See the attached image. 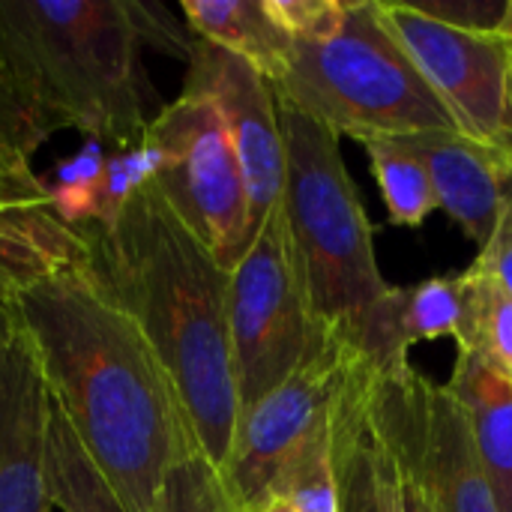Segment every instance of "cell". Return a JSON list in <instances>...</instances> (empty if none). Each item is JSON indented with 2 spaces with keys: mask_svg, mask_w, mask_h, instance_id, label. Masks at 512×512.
Instances as JSON below:
<instances>
[{
  "mask_svg": "<svg viewBox=\"0 0 512 512\" xmlns=\"http://www.w3.org/2000/svg\"><path fill=\"white\" fill-rule=\"evenodd\" d=\"M0 300L30 342L51 405L129 512H162L192 450L171 387L93 243L51 207L0 213Z\"/></svg>",
  "mask_w": 512,
  "mask_h": 512,
  "instance_id": "1",
  "label": "cell"
},
{
  "mask_svg": "<svg viewBox=\"0 0 512 512\" xmlns=\"http://www.w3.org/2000/svg\"><path fill=\"white\" fill-rule=\"evenodd\" d=\"M192 45L156 0H0V87L33 153L60 129L138 144L162 111L144 51L189 60Z\"/></svg>",
  "mask_w": 512,
  "mask_h": 512,
  "instance_id": "2",
  "label": "cell"
},
{
  "mask_svg": "<svg viewBox=\"0 0 512 512\" xmlns=\"http://www.w3.org/2000/svg\"><path fill=\"white\" fill-rule=\"evenodd\" d=\"M78 231L90 237L117 297L141 327L192 447L222 471L240 417L228 270L153 183L138 189L111 225Z\"/></svg>",
  "mask_w": 512,
  "mask_h": 512,
  "instance_id": "3",
  "label": "cell"
},
{
  "mask_svg": "<svg viewBox=\"0 0 512 512\" xmlns=\"http://www.w3.org/2000/svg\"><path fill=\"white\" fill-rule=\"evenodd\" d=\"M270 87L279 102L309 114L336 138L456 129L447 108L387 30L378 0L348 3L336 36L294 42Z\"/></svg>",
  "mask_w": 512,
  "mask_h": 512,
  "instance_id": "4",
  "label": "cell"
},
{
  "mask_svg": "<svg viewBox=\"0 0 512 512\" xmlns=\"http://www.w3.org/2000/svg\"><path fill=\"white\" fill-rule=\"evenodd\" d=\"M279 120L285 135L282 210L309 312L318 327H336L381 300L390 285L378 270L375 231L339 138L285 102H279Z\"/></svg>",
  "mask_w": 512,
  "mask_h": 512,
  "instance_id": "5",
  "label": "cell"
},
{
  "mask_svg": "<svg viewBox=\"0 0 512 512\" xmlns=\"http://www.w3.org/2000/svg\"><path fill=\"white\" fill-rule=\"evenodd\" d=\"M318 330L279 201L228 270V333L240 411L276 390L309 357Z\"/></svg>",
  "mask_w": 512,
  "mask_h": 512,
  "instance_id": "6",
  "label": "cell"
},
{
  "mask_svg": "<svg viewBox=\"0 0 512 512\" xmlns=\"http://www.w3.org/2000/svg\"><path fill=\"white\" fill-rule=\"evenodd\" d=\"M162 165L153 180L177 219L231 270L252 246L249 201L240 162L216 102L198 90L162 105L147 129Z\"/></svg>",
  "mask_w": 512,
  "mask_h": 512,
  "instance_id": "7",
  "label": "cell"
},
{
  "mask_svg": "<svg viewBox=\"0 0 512 512\" xmlns=\"http://www.w3.org/2000/svg\"><path fill=\"white\" fill-rule=\"evenodd\" d=\"M357 351L339 327H321L309 357L264 399L240 411L222 483L243 512L276 498L294 459L327 432Z\"/></svg>",
  "mask_w": 512,
  "mask_h": 512,
  "instance_id": "8",
  "label": "cell"
},
{
  "mask_svg": "<svg viewBox=\"0 0 512 512\" xmlns=\"http://www.w3.org/2000/svg\"><path fill=\"white\" fill-rule=\"evenodd\" d=\"M378 12L456 129L512 153L510 42L429 18L414 3H378Z\"/></svg>",
  "mask_w": 512,
  "mask_h": 512,
  "instance_id": "9",
  "label": "cell"
},
{
  "mask_svg": "<svg viewBox=\"0 0 512 512\" xmlns=\"http://www.w3.org/2000/svg\"><path fill=\"white\" fill-rule=\"evenodd\" d=\"M186 84L210 96L225 120L249 201L252 240L285 192V135L270 81L246 60L195 39Z\"/></svg>",
  "mask_w": 512,
  "mask_h": 512,
  "instance_id": "10",
  "label": "cell"
},
{
  "mask_svg": "<svg viewBox=\"0 0 512 512\" xmlns=\"http://www.w3.org/2000/svg\"><path fill=\"white\" fill-rule=\"evenodd\" d=\"M411 453L432 512H498L465 405L447 384L414 369L408 396Z\"/></svg>",
  "mask_w": 512,
  "mask_h": 512,
  "instance_id": "11",
  "label": "cell"
},
{
  "mask_svg": "<svg viewBox=\"0 0 512 512\" xmlns=\"http://www.w3.org/2000/svg\"><path fill=\"white\" fill-rule=\"evenodd\" d=\"M51 396L24 333L0 342V512H51Z\"/></svg>",
  "mask_w": 512,
  "mask_h": 512,
  "instance_id": "12",
  "label": "cell"
},
{
  "mask_svg": "<svg viewBox=\"0 0 512 512\" xmlns=\"http://www.w3.org/2000/svg\"><path fill=\"white\" fill-rule=\"evenodd\" d=\"M423 162L438 207L474 240L486 243L504 192L512 186V153L474 141L456 129H432L399 135Z\"/></svg>",
  "mask_w": 512,
  "mask_h": 512,
  "instance_id": "13",
  "label": "cell"
},
{
  "mask_svg": "<svg viewBox=\"0 0 512 512\" xmlns=\"http://www.w3.org/2000/svg\"><path fill=\"white\" fill-rule=\"evenodd\" d=\"M351 348L375 372H399L414 345L456 339L459 330V279L432 276L420 285L393 288L369 309L336 324Z\"/></svg>",
  "mask_w": 512,
  "mask_h": 512,
  "instance_id": "14",
  "label": "cell"
},
{
  "mask_svg": "<svg viewBox=\"0 0 512 512\" xmlns=\"http://www.w3.org/2000/svg\"><path fill=\"white\" fill-rule=\"evenodd\" d=\"M375 369L357 354L345 387L333 405V474H336V512H387L375 441L369 426V393Z\"/></svg>",
  "mask_w": 512,
  "mask_h": 512,
  "instance_id": "15",
  "label": "cell"
},
{
  "mask_svg": "<svg viewBox=\"0 0 512 512\" xmlns=\"http://www.w3.org/2000/svg\"><path fill=\"white\" fill-rule=\"evenodd\" d=\"M447 387L471 417L498 512H512V381L459 354Z\"/></svg>",
  "mask_w": 512,
  "mask_h": 512,
  "instance_id": "16",
  "label": "cell"
},
{
  "mask_svg": "<svg viewBox=\"0 0 512 512\" xmlns=\"http://www.w3.org/2000/svg\"><path fill=\"white\" fill-rule=\"evenodd\" d=\"M180 12L195 39L246 60L267 81H276L291 54L294 42L270 18L264 0H183Z\"/></svg>",
  "mask_w": 512,
  "mask_h": 512,
  "instance_id": "17",
  "label": "cell"
},
{
  "mask_svg": "<svg viewBox=\"0 0 512 512\" xmlns=\"http://www.w3.org/2000/svg\"><path fill=\"white\" fill-rule=\"evenodd\" d=\"M459 279V354L480 360L512 381V294L483 267L471 264Z\"/></svg>",
  "mask_w": 512,
  "mask_h": 512,
  "instance_id": "18",
  "label": "cell"
},
{
  "mask_svg": "<svg viewBox=\"0 0 512 512\" xmlns=\"http://www.w3.org/2000/svg\"><path fill=\"white\" fill-rule=\"evenodd\" d=\"M48 483L60 512H129L54 405L48 426Z\"/></svg>",
  "mask_w": 512,
  "mask_h": 512,
  "instance_id": "19",
  "label": "cell"
},
{
  "mask_svg": "<svg viewBox=\"0 0 512 512\" xmlns=\"http://www.w3.org/2000/svg\"><path fill=\"white\" fill-rule=\"evenodd\" d=\"M354 141L369 156V165L381 186V198L390 213V225L420 228L432 216V210H438V198L423 162L399 135H360Z\"/></svg>",
  "mask_w": 512,
  "mask_h": 512,
  "instance_id": "20",
  "label": "cell"
},
{
  "mask_svg": "<svg viewBox=\"0 0 512 512\" xmlns=\"http://www.w3.org/2000/svg\"><path fill=\"white\" fill-rule=\"evenodd\" d=\"M276 498L288 501L297 512H336V474H333L330 426L294 459V465L279 480Z\"/></svg>",
  "mask_w": 512,
  "mask_h": 512,
  "instance_id": "21",
  "label": "cell"
},
{
  "mask_svg": "<svg viewBox=\"0 0 512 512\" xmlns=\"http://www.w3.org/2000/svg\"><path fill=\"white\" fill-rule=\"evenodd\" d=\"M162 512H243L228 495L222 474L192 447L165 480Z\"/></svg>",
  "mask_w": 512,
  "mask_h": 512,
  "instance_id": "22",
  "label": "cell"
},
{
  "mask_svg": "<svg viewBox=\"0 0 512 512\" xmlns=\"http://www.w3.org/2000/svg\"><path fill=\"white\" fill-rule=\"evenodd\" d=\"M264 6L291 42H324L336 36L348 12L342 0H264Z\"/></svg>",
  "mask_w": 512,
  "mask_h": 512,
  "instance_id": "23",
  "label": "cell"
},
{
  "mask_svg": "<svg viewBox=\"0 0 512 512\" xmlns=\"http://www.w3.org/2000/svg\"><path fill=\"white\" fill-rule=\"evenodd\" d=\"M48 207L45 183L30 168V156L0 129V213Z\"/></svg>",
  "mask_w": 512,
  "mask_h": 512,
  "instance_id": "24",
  "label": "cell"
},
{
  "mask_svg": "<svg viewBox=\"0 0 512 512\" xmlns=\"http://www.w3.org/2000/svg\"><path fill=\"white\" fill-rule=\"evenodd\" d=\"M486 273H492L512 294V186L504 192L498 222L489 234V240L480 246V255L474 261Z\"/></svg>",
  "mask_w": 512,
  "mask_h": 512,
  "instance_id": "25",
  "label": "cell"
},
{
  "mask_svg": "<svg viewBox=\"0 0 512 512\" xmlns=\"http://www.w3.org/2000/svg\"><path fill=\"white\" fill-rule=\"evenodd\" d=\"M0 129H3L27 156H33V147H30V141H27V135H24V129H21V123H18V117H15V111H12V105H9L3 87H0Z\"/></svg>",
  "mask_w": 512,
  "mask_h": 512,
  "instance_id": "26",
  "label": "cell"
},
{
  "mask_svg": "<svg viewBox=\"0 0 512 512\" xmlns=\"http://www.w3.org/2000/svg\"><path fill=\"white\" fill-rule=\"evenodd\" d=\"M495 36H501L504 42H510L512 45V0L504 3V12H501V18H498V24H495V30H492Z\"/></svg>",
  "mask_w": 512,
  "mask_h": 512,
  "instance_id": "27",
  "label": "cell"
},
{
  "mask_svg": "<svg viewBox=\"0 0 512 512\" xmlns=\"http://www.w3.org/2000/svg\"><path fill=\"white\" fill-rule=\"evenodd\" d=\"M12 333H15V321H12V315H9L6 303L0 300V342H6Z\"/></svg>",
  "mask_w": 512,
  "mask_h": 512,
  "instance_id": "28",
  "label": "cell"
},
{
  "mask_svg": "<svg viewBox=\"0 0 512 512\" xmlns=\"http://www.w3.org/2000/svg\"><path fill=\"white\" fill-rule=\"evenodd\" d=\"M255 512H297L288 501H279V498H273V501H267L261 510H255Z\"/></svg>",
  "mask_w": 512,
  "mask_h": 512,
  "instance_id": "29",
  "label": "cell"
}]
</instances>
